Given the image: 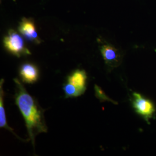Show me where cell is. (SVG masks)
Returning a JSON list of instances; mask_svg holds the SVG:
<instances>
[{
    "label": "cell",
    "mask_w": 156,
    "mask_h": 156,
    "mask_svg": "<svg viewBox=\"0 0 156 156\" xmlns=\"http://www.w3.org/2000/svg\"><path fill=\"white\" fill-rule=\"evenodd\" d=\"M4 45L6 49L17 57L30 55L31 53L25 47L22 37L13 30H10L4 38Z\"/></svg>",
    "instance_id": "obj_2"
},
{
    "label": "cell",
    "mask_w": 156,
    "mask_h": 156,
    "mask_svg": "<svg viewBox=\"0 0 156 156\" xmlns=\"http://www.w3.org/2000/svg\"><path fill=\"white\" fill-rule=\"evenodd\" d=\"M133 105L136 112L147 121L155 112L154 106L151 101L137 93L133 94Z\"/></svg>",
    "instance_id": "obj_3"
},
{
    "label": "cell",
    "mask_w": 156,
    "mask_h": 156,
    "mask_svg": "<svg viewBox=\"0 0 156 156\" xmlns=\"http://www.w3.org/2000/svg\"><path fill=\"white\" fill-rule=\"evenodd\" d=\"M19 30L26 39L37 44L40 43V39L36 31L35 24L31 19H23L20 24Z\"/></svg>",
    "instance_id": "obj_5"
},
{
    "label": "cell",
    "mask_w": 156,
    "mask_h": 156,
    "mask_svg": "<svg viewBox=\"0 0 156 156\" xmlns=\"http://www.w3.org/2000/svg\"><path fill=\"white\" fill-rule=\"evenodd\" d=\"M86 73L83 70H76L68 78L67 83L73 85L83 94L86 89Z\"/></svg>",
    "instance_id": "obj_6"
},
{
    "label": "cell",
    "mask_w": 156,
    "mask_h": 156,
    "mask_svg": "<svg viewBox=\"0 0 156 156\" xmlns=\"http://www.w3.org/2000/svg\"><path fill=\"white\" fill-rule=\"evenodd\" d=\"M95 94L97 97L101 101L110 100L108 97H106V95L102 91V90L101 89L100 87L97 86V85L95 86Z\"/></svg>",
    "instance_id": "obj_9"
},
{
    "label": "cell",
    "mask_w": 156,
    "mask_h": 156,
    "mask_svg": "<svg viewBox=\"0 0 156 156\" xmlns=\"http://www.w3.org/2000/svg\"><path fill=\"white\" fill-rule=\"evenodd\" d=\"M101 51L105 63L109 67H117L120 62V56L118 50L111 45H102Z\"/></svg>",
    "instance_id": "obj_4"
},
{
    "label": "cell",
    "mask_w": 156,
    "mask_h": 156,
    "mask_svg": "<svg viewBox=\"0 0 156 156\" xmlns=\"http://www.w3.org/2000/svg\"><path fill=\"white\" fill-rule=\"evenodd\" d=\"M14 81L16 86V104L24 118L30 138L34 145L35 136L47 132L44 112L20 82L17 79Z\"/></svg>",
    "instance_id": "obj_1"
},
{
    "label": "cell",
    "mask_w": 156,
    "mask_h": 156,
    "mask_svg": "<svg viewBox=\"0 0 156 156\" xmlns=\"http://www.w3.org/2000/svg\"><path fill=\"white\" fill-rule=\"evenodd\" d=\"M20 76L24 82L33 83L37 81L38 71L37 67L31 64H25L20 69Z\"/></svg>",
    "instance_id": "obj_7"
},
{
    "label": "cell",
    "mask_w": 156,
    "mask_h": 156,
    "mask_svg": "<svg viewBox=\"0 0 156 156\" xmlns=\"http://www.w3.org/2000/svg\"><path fill=\"white\" fill-rule=\"evenodd\" d=\"M4 82V79L1 80V83H0V127L1 128H5L10 131H11L12 133L13 129L11 128H10L6 122V119L5 112L4 109V91L2 89V84ZM15 135L16 134L13 133Z\"/></svg>",
    "instance_id": "obj_8"
}]
</instances>
